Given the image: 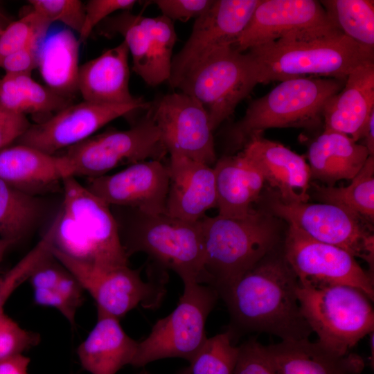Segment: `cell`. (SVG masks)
<instances>
[{"label": "cell", "mask_w": 374, "mask_h": 374, "mask_svg": "<svg viewBox=\"0 0 374 374\" xmlns=\"http://www.w3.org/2000/svg\"><path fill=\"white\" fill-rule=\"evenodd\" d=\"M299 285L278 247L217 292L235 328L297 340L312 332L301 311Z\"/></svg>", "instance_id": "1"}, {"label": "cell", "mask_w": 374, "mask_h": 374, "mask_svg": "<svg viewBox=\"0 0 374 374\" xmlns=\"http://www.w3.org/2000/svg\"><path fill=\"white\" fill-rule=\"evenodd\" d=\"M245 52L258 84L308 77L345 81L354 69L374 62V50L340 31L290 35Z\"/></svg>", "instance_id": "2"}, {"label": "cell", "mask_w": 374, "mask_h": 374, "mask_svg": "<svg viewBox=\"0 0 374 374\" xmlns=\"http://www.w3.org/2000/svg\"><path fill=\"white\" fill-rule=\"evenodd\" d=\"M278 219L263 208L242 217L205 215L200 220L204 245L200 283L218 292L278 248Z\"/></svg>", "instance_id": "3"}, {"label": "cell", "mask_w": 374, "mask_h": 374, "mask_svg": "<svg viewBox=\"0 0 374 374\" xmlns=\"http://www.w3.org/2000/svg\"><path fill=\"white\" fill-rule=\"evenodd\" d=\"M61 211L55 222L53 247L75 260L101 267L128 265L111 206L74 177L62 181Z\"/></svg>", "instance_id": "4"}, {"label": "cell", "mask_w": 374, "mask_h": 374, "mask_svg": "<svg viewBox=\"0 0 374 374\" xmlns=\"http://www.w3.org/2000/svg\"><path fill=\"white\" fill-rule=\"evenodd\" d=\"M122 245L129 257L146 253L161 271L177 273L183 283H200L204 245L200 220L193 222L166 213L152 214L130 207L112 206Z\"/></svg>", "instance_id": "5"}, {"label": "cell", "mask_w": 374, "mask_h": 374, "mask_svg": "<svg viewBox=\"0 0 374 374\" xmlns=\"http://www.w3.org/2000/svg\"><path fill=\"white\" fill-rule=\"evenodd\" d=\"M345 81L308 77L283 80L253 100L244 116L229 130L230 149L238 150L254 136L269 128L318 127L326 103Z\"/></svg>", "instance_id": "6"}, {"label": "cell", "mask_w": 374, "mask_h": 374, "mask_svg": "<svg viewBox=\"0 0 374 374\" xmlns=\"http://www.w3.org/2000/svg\"><path fill=\"white\" fill-rule=\"evenodd\" d=\"M296 294L301 313L318 341L339 355L349 353L359 341L374 331L371 300L357 288L299 285Z\"/></svg>", "instance_id": "7"}, {"label": "cell", "mask_w": 374, "mask_h": 374, "mask_svg": "<svg viewBox=\"0 0 374 374\" xmlns=\"http://www.w3.org/2000/svg\"><path fill=\"white\" fill-rule=\"evenodd\" d=\"M175 310L159 319L148 336L139 341L132 366L141 367L170 357L190 362L207 339L206 322L219 297L212 286L196 281L184 283Z\"/></svg>", "instance_id": "8"}, {"label": "cell", "mask_w": 374, "mask_h": 374, "mask_svg": "<svg viewBox=\"0 0 374 374\" xmlns=\"http://www.w3.org/2000/svg\"><path fill=\"white\" fill-rule=\"evenodd\" d=\"M168 151L148 109L128 130L109 129L65 150L71 177H100L123 165L162 161Z\"/></svg>", "instance_id": "9"}, {"label": "cell", "mask_w": 374, "mask_h": 374, "mask_svg": "<svg viewBox=\"0 0 374 374\" xmlns=\"http://www.w3.org/2000/svg\"><path fill=\"white\" fill-rule=\"evenodd\" d=\"M257 84L247 52H239L229 46L210 55L177 89L204 106L214 132Z\"/></svg>", "instance_id": "10"}, {"label": "cell", "mask_w": 374, "mask_h": 374, "mask_svg": "<svg viewBox=\"0 0 374 374\" xmlns=\"http://www.w3.org/2000/svg\"><path fill=\"white\" fill-rule=\"evenodd\" d=\"M51 251L92 296L97 314L120 319L139 305L157 308L165 296L166 274L143 281L140 269H133L128 265L101 267L75 260L53 247Z\"/></svg>", "instance_id": "11"}, {"label": "cell", "mask_w": 374, "mask_h": 374, "mask_svg": "<svg viewBox=\"0 0 374 374\" xmlns=\"http://www.w3.org/2000/svg\"><path fill=\"white\" fill-rule=\"evenodd\" d=\"M267 211L311 238L341 248L365 261L373 272L374 235L372 224L346 210L328 203L290 204L273 190L267 195Z\"/></svg>", "instance_id": "12"}, {"label": "cell", "mask_w": 374, "mask_h": 374, "mask_svg": "<svg viewBox=\"0 0 374 374\" xmlns=\"http://www.w3.org/2000/svg\"><path fill=\"white\" fill-rule=\"evenodd\" d=\"M282 251L301 287L348 285L359 289L373 301V274L346 250L315 240L289 225Z\"/></svg>", "instance_id": "13"}, {"label": "cell", "mask_w": 374, "mask_h": 374, "mask_svg": "<svg viewBox=\"0 0 374 374\" xmlns=\"http://www.w3.org/2000/svg\"><path fill=\"white\" fill-rule=\"evenodd\" d=\"M96 28L104 37L120 35L124 38L132 57V69L147 84L156 87L168 81L177 39L172 20L162 15L148 17L121 11Z\"/></svg>", "instance_id": "14"}, {"label": "cell", "mask_w": 374, "mask_h": 374, "mask_svg": "<svg viewBox=\"0 0 374 374\" xmlns=\"http://www.w3.org/2000/svg\"><path fill=\"white\" fill-rule=\"evenodd\" d=\"M260 0H215L195 19L191 33L172 57L169 84L181 80L215 51L233 46L249 24Z\"/></svg>", "instance_id": "15"}, {"label": "cell", "mask_w": 374, "mask_h": 374, "mask_svg": "<svg viewBox=\"0 0 374 374\" xmlns=\"http://www.w3.org/2000/svg\"><path fill=\"white\" fill-rule=\"evenodd\" d=\"M144 99L129 104H107L83 100L71 103L37 124L30 125L16 141L51 154L78 144L109 122L148 110Z\"/></svg>", "instance_id": "16"}, {"label": "cell", "mask_w": 374, "mask_h": 374, "mask_svg": "<svg viewBox=\"0 0 374 374\" xmlns=\"http://www.w3.org/2000/svg\"><path fill=\"white\" fill-rule=\"evenodd\" d=\"M148 111L169 154L210 166L217 161L213 130L204 106L184 92H172L151 103Z\"/></svg>", "instance_id": "17"}, {"label": "cell", "mask_w": 374, "mask_h": 374, "mask_svg": "<svg viewBox=\"0 0 374 374\" xmlns=\"http://www.w3.org/2000/svg\"><path fill=\"white\" fill-rule=\"evenodd\" d=\"M336 31L319 1L260 0L233 47L242 53L290 35Z\"/></svg>", "instance_id": "18"}, {"label": "cell", "mask_w": 374, "mask_h": 374, "mask_svg": "<svg viewBox=\"0 0 374 374\" xmlns=\"http://www.w3.org/2000/svg\"><path fill=\"white\" fill-rule=\"evenodd\" d=\"M169 175L166 164L148 160L128 166L112 175L87 179L85 186L110 206L166 213Z\"/></svg>", "instance_id": "19"}, {"label": "cell", "mask_w": 374, "mask_h": 374, "mask_svg": "<svg viewBox=\"0 0 374 374\" xmlns=\"http://www.w3.org/2000/svg\"><path fill=\"white\" fill-rule=\"evenodd\" d=\"M242 152L283 202H308L311 175L303 156L280 143L265 139L261 134L252 137L242 148Z\"/></svg>", "instance_id": "20"}, {"label": "cell", "mask_w": 374, "mask_h": 374, "mask_svg": "<svg viewBox=\"0 0 374 374\" xmlns=\"http://www.w3.org/2000/svg\"><path fill=\"white\" fill-rule=\"evenodd\" d=\"M166 214L198 222L207 211L217 208L213 168L179 154H170Z\"/></svg>", "instance_id": "21"}, {"label": "cell", "mask_w": 374, "mask_h": 374, "mask_svg": "<svg viewBox=\"0 0 374 374\" xmlns=\"http://www.w3.org/2000/svg\"><path fill=\"white\" fill-rule=\"evenodd\" d=\"M374 112V62L362 64L348 75L342 89L326 103L324 130L362 139Z\"/></svg>", "instance_id": "22"}, {"label": "cell", "mask_w": 374, "mask_h": 374, "mask_svg": "<svg viewBox=\"0 0 374 374\" xmlns=\"http://www.w3.org/2000/svg\"><path fill=\"white\" fill-rule=\"evenodd\" d=\"M262 349L276 374H360L365 365L357 354L339 355L309 338L282 340Z\"/></svg>", "instance_id": "23"}, {"label": "cell", "mask_w": 374, "mask_h": 374, "mask_svg": "<svg viewBox=\"0 0 374 374\" xmlns=\"http://www.w3.org/2000/svg\"><path fill=\"white\" fill-rule=\"evenodd\" d=\"M71 177L66 159L37 148L16 144L0 150V180L35 195L53 190Z\"/></svg>", "instance_id": "24"}, {"label": "cell", "mask_w": 374, "mask_h": 374, "mask_svg": "<svg viewBox=\"0 0 374 374\" xmlns=\"http://www.w3.org/2000/svg\"><path fill=\"white\" fill-rule=\"evenodd\" d=\"M129 50L123 41L80 66L78 88L83 100L129 104L141 100L129 89Z\"/></svg>", "instance_id": "25"}, {"label": "cell", "mask_w": 374, "mask_h": 374, "mask_svg": "<svg viewBox=\"0 0 374 374\" xmlns=\"http://www.w3.org/2000/svg\"><path fill=\"white\" fill-rule=\"evenodd\" d=\"M213 168L218 215L227 217L249 215L262 196L265 180L260 172L242 152L222 157Z\"/></svg>", "instance_id": "26"}, {"label": "cell", "mask_w": 374, "mask_h": 374, "mask_svg": "<svg viewBox=\"0 0 374 374\" xmlns=\"http://www.w3.org/2000/svg\"><path fill=\"white\" fill-rule=\"evenodd\" d=\"M138 343L124 331L119 319L97 314L96 323L77 353L82 368L91 374H116L132 364Z\"/></svg>", "instance_id": "27"}, {"label": "cell", "mask_w": 374, "mask_h": 374, "mask_svg": "<svg viewBox=\"0 0 374 374\" xmlns=\"http://www.w3.org/2000/svg\"><path fill=\"white\" fill-rule=\"evenodd\" d=\"M369 157L363 144L345 134L324 130L308 147L311 179H318L328 186L341 179L351 180Z\"/></svg>", "instance_id": "28"}, {"label": "cell", "mask_w": 374, "mask_h": 374, "mask_svg": "<svg viewBox=\"0 0 374 374\" xmlns=\"http://www.w3.org/2000/svg\"><path fill=\"white\" fill-rule=\"evenodd\" d=\"M80 44L71 30H58L47 35L38 57L37 69L45 85L71 99L78 91Z\"/></svg>", "instance_id": "29"}, {"label": "cell", "mask_w": 374, "mask_h": 374, "mask_svg": "<svg viewBox=\"0 0 374 374\" xmlns=\"http://www.w3.org/2000/svg\"><path fill=\"white\" fill-rule=\"evenodd\" d=\"M0 102L9 110L27 114H55L72 103L36 82L30 74L6 73L0 78Z\"/></svg>", "instance_id": "30"}, {"label": "cell", "mask_w": 374, "mask_h": 374, "mask_svg": "<svg viewBox=\"0 0 374 374\" xmlns=\"http://www.w3.org/2000/svg\"><path fill=\"white\" fill-rule=\"evenodd\" d=\"M319 202L338 206L372 224L374 221V157L344 187L314 186Z\"/></svg>", "instance_id": "31"}, {"label": "cell", "mask_w": 374, "mask_h": 374, "mask_svg": "<svg viewBox=\"0 0 374 374\" xmlns=\"http://www.w3.org/2000/svg\"><path fill=\"white\" fill-rule=\"evenodd\" d=\"M35 195L0 180V238L13 244L25 236L42 213Z\"/></svg>", "instance_id": "32"}, {"label": "cell", "mask_w": 374, "mask_h": 374, "mask_svg": "<svg viewBox=\"0 0 374 374\" xmlns=\"http://www.w3.org/2000/svg\"><path fill=\"white\" fill-rule=\"evenodd\" d=\"M335 26L357 44L374 50V1H319Z\"/></svg>", "instance_id": "33"}, {"label": "cell", "mask_w": 374, "mask_h": 374, "mask_svg": "<svg viewBox=\"0 0 374 374\" xmlns=\"http://www.w3.org/2000/svg\"><path fill=\"white\" fill-rule=\"evenodd\" d=\"M231 329L206 339L182 374H234L239 346L232 343Z\"/></svg>", "instance_id": "34"}, {"label": "cell", "mask_w": 374, "mask_h": 374, "mask_svg": "<svg viewBox=\"0 0 374 374\" xmlns=\"http://www.w3.org/2000/svg\"><path fill=\"white\" fill-rule=\"evenodd\" d=\"M51 24L31 9L10 21L0 36V60L33 42L44 40Z\"/></svg>", "instance_id": "35"}, {"label": "cell", "mask_w": 374, "mask_h": 374, "mask_svg": "<svg viewBox=\"0 0 374 374\" xmlns=\"http://www.w3.org/2000/svg\"><path fill=\"white\" fill-rule=\"evenodd\" d=\"M55 224L38 244L14 267L0 274V312L14 291L29 277L37 264L51 252Z\"/></svg>", "instance_id": "36"}, {"label": "cell", "mask_w": 374, "mask_h": 374, "mask_svg": "<svg viewBox=\"0 0 374 374\" xmlns=\"http://www.w3.org/2000/svg\"><path fill=\"white\" fill-rule=\"evenodd\" d=\"M30 8L52 24L60 21L80 33L84 17V3L79 0H30Z\"/></svg>", "instance_id": "37"}, {"label": "cell", "mask_w": 374, "mask_h": 374, "mask_svg": "<svg viewBox=\"0 0 374 374\" xmlns=\"http://www.w3.org/2000/svg\"><path fill=\"white\" fill-rule=\"evenodd\" d=\"M40 341L38 333L21 328L5 312H0V359L22 354Z\"/></svg>", "instance_id": "38"}, {"label": "cell", "mask_w": 374, "mask_h": 374, "mask_svg": "<svg viewBox=\"0 0 374 374\" xmlns=\"http://www.w3.org/2000/svg\"><path fill=\"white\" fill-rule=\"evenodd\" d=\"M135 0H89L84 3V17L78 39L86 41L92 31L104 20L118 11H130Z\"/></svg>", "instance_id": "39"}, {"label": "cell", "mask_w": 374, "mask_h": 374, "mask_svg": "<svg viewBox=\"0 0 374 374\" xmlns=\"http://www.w3.org/2000/svg\"><path fill=\"white\" fill-rule=\"evenodd\" d=\"M239 349L234 374H276L264 354L262 345L256 339L244 342Z\"/></svg>", "instance_id": "40"}, {"label": "cell", "mask_w": 374, "mask_h": 374, "mask_svg": "<svg viewBox=\"0 0 374 374\" xmlns=\"http://www.w3.org/2000/svg\"><path fill=\"white\" fill-rule=\"evenodd\" d=\"M148 2L157 5L162 15L172 21H186L202 15L211 7L214 0H155Z\"/></svg>", "instance_id": "41"}, {"label": "cell", "mask_w": 374, "mask_h": 374, "mask_svg": "<svg viewBox=\"0 0 374 374\" xmlns=\"http://www.w3.org/2000/svg\"><path fill=\"white\" fill-rule=\"evenodd\" d=\"M44 40L33 42L2 58L0 67L6 73L30 74L37 67L39 49Z\"/></svg>", "instance_id": "42"}, {"label": "cell", "mask_w": 374, "mask_h": 374, "mask_svg": "<svg viewBox=\"0 0 374 374\" xmlns=\"http://www.w3.org/2000/svg\"><path fill=\"white\" fill-rule=\"evenodd\" d=\"M30 126L26 116L9 110L0 102V150L16 142Z\"/></svg>", "instance_id": "43"}, {"label": "cell", "mask_w": 374, "mask_h": 374, "mask_svg": "<svg viewBox=\"0 0 374 374\" xmlns=\"http://www.w3.org/2000/svg\"><path fill=\"white\" fill-rule=\"evenodd\" d=\"M33 299L37 305L53 308L58 310L72 327L75 325L78 310L54 289H34Z\"/></svg>", "instance_id": "44"}, {"label": "cell", "mask_w": 374, "mask_h": 374, "mask_svg": "<svg viewBox=\"0 0 374 374\" xmlns=\"http://www.w3.org/2000/svg\"><path fill=\"white\" fill-rule=\"evenodd\" d=\"M30 358L23 354L0 359V374H28Z\"/></svg>", "instance_id": "45"}, {"label": "cell", "mask_w": 374, "mask_h": 374, "mask_svg": "<svg viewBox=\"0 0 374 374\" xmlns=\"http://www.w3.org/2000/svg\"><path fill=\"white\" fill-rule=\"evenodd\" d=\"M369 156L374 157V112L371 114L367 123L363 138Z\"/></svg>", "instance_id": "46"}, {"label": "cell", "mask_w": 374, "mask_h": 374, "mask_svg": "<svg viewBox=\"0 0 374 374\" xmlns=\"http://www.w3.org/2000/svg\"><path fill=\"white\" fill-rule=\"evenodd\" d=\"M12 244V242L0 238V265L7 251Z\"/></svg>", "instance_id": "47"}, {"label": "cell", "mask_w": 374, "mask_h": 374, "mask_svg": "<svg viewBox=\"0 0 374 374\" xmlns=\"http://www.w3.org/2000/svg\"><path fill=\"white\" fill-rule=\"evenodd\" d=\"M10 22L8 18L0 10V36L4 28Z\"/></svg>", "instance_id": "48"}, {"label": "cell", "mask_w": 374, "mask_h": 374, "mask_svg": "<svg viewBox=\"0 0 374 374\" xmlns=\"http://www.w3.org/2000/svg\"><path fill=\"white\" fill-rule=\"evenodd\" d=\"M141 374H148V373H141Z\"/></svg>", "instance_id": "49"}]
</instances>
